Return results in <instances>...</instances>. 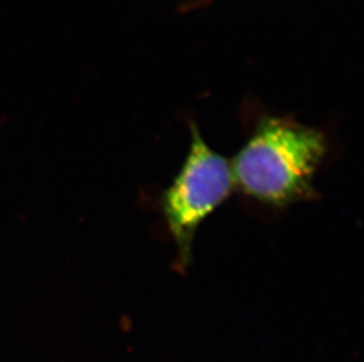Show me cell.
<instances>
[{
    "label": "cell",
    "mask_w": 364,
    "mask_h": 362,
    "mask_svg": "<svg viewBox=\"0 0 364 362\" xmlns=\"http://www.w3.org/2000/svg\"><path fill=\"white\" fill-rule=\"evenodd\" d=\"M328 152V138L318 128L291 116H261L230 161L235 188L270 209L316 200L314 182Z\"/></svg>",
    "instance_id": "1"
},
{
    "label": "cell",
    "mask_w": 364,
    "mask_h": 362,
    "mask_svg": "<svg viewBox=\"0 0 364 362\" xmlns=\"http://www.w3.org/2000/svg\"><path fill=\"white\" fill-rule=\"evenodd\" d=\"M190 138L182 168L159 197V209L177 250L176 268L183 273L193 263V241L202 222L235 190L230 163L206 144L195 123L190 124Z\"/></svg>",
    "instance_id": "2"
}]
</instances>
